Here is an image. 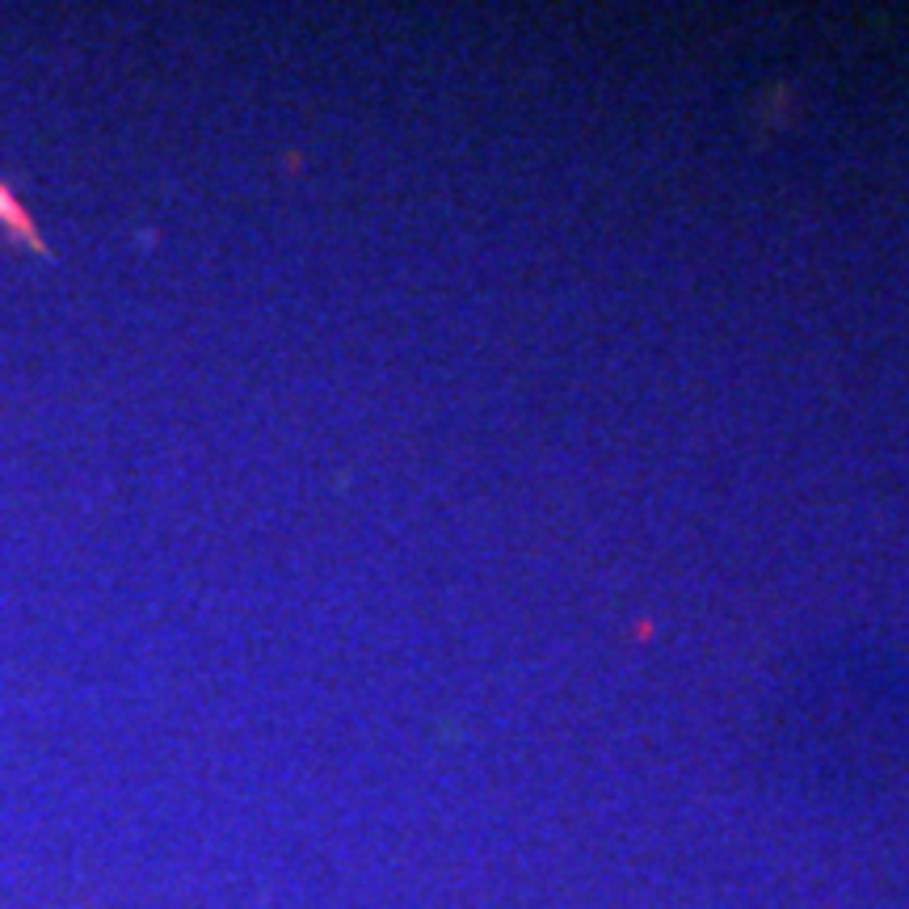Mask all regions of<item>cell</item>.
Wrapping results in <instances>:
<instances>
[{"label": "cell", "mask_w": 909, "mask_h": 909, "mask_svg": "<svg viewBox=\"0 0 909 909\" xmlns=\"http://www.w3.org/2000/svg\"><path fill=\"white\" fill-rule=\"evenodd\" d=\"M0 228H5L13 240H22L26 249H34V253H43V257H51V249H47V240L38 236V228H34V219L26 215V207L22 202L13 198V190H9V181H0Z\"/></svg>", "instance_id": "1"}]
</instances>
